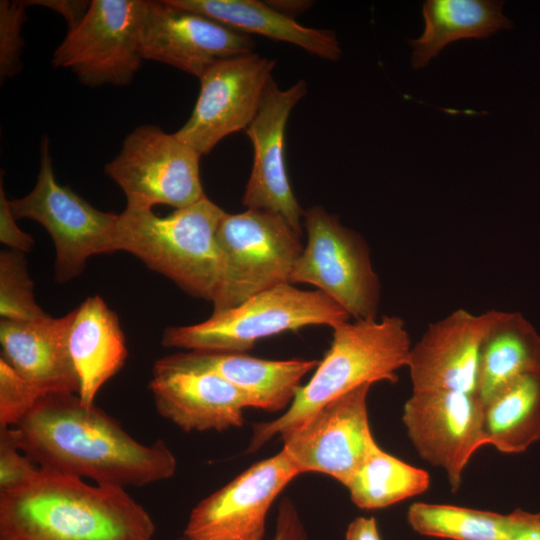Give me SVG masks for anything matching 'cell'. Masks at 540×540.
I'll return each instance as SVG.
<instances>
[{
  "label": "cell",
  "instance_id": "cell-1",
  "mask_svg": "<svg viewBox=\"0 0 540 540\" xmlns=\"http://www.w3.org/2000/svg\"><path fill=\"white\" fill-rule=\"evenodd\" d=\"M12 428L19 449L39 468L97 485L143 487L176 472V458L163 440L140 443L77 394L42 396Z\"/></svg>",
  "mask_w": 540,
  "mask_h": 540
},
{
  "label": "cell",
  "instance_id": "cell-2",
  "mask_svg": "<svg viewBox=\"0 0 540 540\" xmlns=\"http://www.w3.org/2000/svg\"><path fill=\"white\" fill-rule=\"evenodd\" d=\"M155 524L125 488L40 468L0 492V540H151Z\"/></svg>",
  "mask_w": 540,
  "mask_h": 540
},
{
  "label": "cell",
  "instance_id": "cell-3",
  "mask_svg": "<svg viewBox=\"0 0 540 540\" xmlns=\"http://www.w3.org/2000/svg\"><path fill=\"white\" fill-rule=\"evenodd\" d=\"M332 329L330 348L310 381L299 388L282 416L253 426L247 453L295 429L323 406L361 385L397 382V371L408 364L411 340L398 316L349 320Z\"/></svg>",
  "mask_w": 540,
  "mask_h": 540
},
{
  "label": "cell",
  "instance_id": "cell-4",
  "mask_svg": "<svg viewBox=\"0 0 540 540\" xmlns=\"http://www.w3.org/2000/svg\"><path fill=\"white\" fill-rule=\"evenodd\" d=\"M225 213L206 195L165 217L126 206L118 217L115 251L133 254L187 294L212 302L222 275L216 234Z\"/></svg>",
  "mask_w": 540,
  "mask_h": 540
},
{
  "label": "cell",
  "instance_id": "cell-5",
  "mask_svg": "<svg viewBox=\"0 0 540 540\" xmlns=\"http://www.w3.org/2000/svg\"><path fill=\"white\" fill-rule=\"evenodd\" d=\"M349 320L348 313L323 292L285 283L213 312L201 323L168 327L162 344L189 351L246 353L266 337L307 326L334 328Z\"/></svg>",
  "mask_w": 540,
  "mask_h": 540
},
{
  "label": "cell",
  "instance_id": "cell-6",
  "mask_svg": "<svg viewBox=\"0 0 540 540\" xmlns=\"http://www.w3.org/2000/svg\"><path fill=\"white\" fill-rule=\"evenodd\" d=\"M289 223L273 212L225 213L217 229L222 275L213 312L233 308L280 284L291 274L303 245Z\"/></svg>",
  "mask_w": 540,
  "mask_h": 540
},
{
  "label": "cell",
  "instance_id": "cell-7",
  "mask_svg": "<svg viewBox=\"0 0 540 540\" xmlns=\"http://www.w3.org/2000/svg\"><path fill=\"white\" fill-rule=\"evenodd\" d=\"M307 242L290 282L318 288L354 320L377 319L380 282L365 240L322 206L304 213Z\"/></svg>",
  "mask_w": 540,
  "mask_h": 540
},
{
  "label": "cell",
  "instance_id": "cell-8",
  "mask_svg": "<svg viewBox=\"0 0 540 540\" xmlns=\"http://www.w3.org/2000/svg\"><path fill=\"white\" fill-rule=\"evenodd\" d=\"M10 207L16 220H35L50 234L59 283L81 274L89 257L115 252L119 214L100 211L70 187L57 183L47 137L41 142L40 170L34 188L26 196L10 200Z\"/></svg>",
  "mask_w": 540,
  "mask_h": 540
},
{
  "label": "cell",
  "instance_id": "cell-9",
  "mask_svg": "<svg viewBox=\"0 0 540 540\" xmlns=\"http://www.w3.org/2000/svg\"><path fill=\"white\" fill-rule=\"evenodd\" d=\"M201 155L175 133L141 125L124 139L105 173L124 192L127 207H187L205 196L199 171Z\"/></svg>",
  "mask_w": 540,
  "mask_h": 540
},
{
  "label": "cell",
  "instance_id": "cell-10",
  "mask_svg": "<svg viewBox=\"0 0 540 540\" xmlns=\"http://www.w3.org/2000/svg\"><path fill=\"white\" fill-rule=\"evenodd\" d=\"M145 0H93L80 25L54 51V67L70 69L84 85L125 86L141 67Z\"/></svg>",
  "mask_w": 540,
  "mask_h": 540
},
{
  "label": "cell",
  "instance_id": "cell-11",
  "mask_svg": "<svg viewBox=\"0 0 540 540\" xmlns=\"http://www.w3.org/2000/svg\"><path fill=\"white\" fill-rule=\"evenodd\" d=\"M275 65L274 59L256 53L217 61L199 78L196 104L176 136L203 156L226 136L246 130Z\"/></svg>",
  "mask_w": 540,
  "mask_h": 540
},
{
  "label": "cell",
  "instance_id": "cell-12",
  "mask_svg": "<svg viewBox=\"0 0 540 540\" xmlns=\"http://www.w3.org/2000/svg\"><path fill=\"white\" fill-rule=\"evenodd\" d=\"M299 474L284 449L251 465L192 509L182 539L263 540L270 507Z\"/></svg>",
  "mask_w": 540,
  "mask_h": 540
},
{
  "label": "cell",
  "instance_id": "cell-13",
  "mask_svg": "<svg viewBox=\"0 0 540 540\" xmlns=\"http://www.w3.org/2000/svg\"><path fill=\"white\" fill-rule=\"evenodd\" d=\"M371 384L326 404L280 438L300 473L318 472L343 485L377 445L367 410Z\"/></svg>",
  "mask_w": 540,
  "mask_h": 540
},
{
  "label": "cell",
  "instance_id": "cell-14",
  "mask_svg": "<svg viewBox=\"0 0 540 540\" xmlns=\"http://www.w3.org/2000/svg\"><path fill=\"white\" fill-rule=\"evenodd\" d=\"M402 421L420 457L444 469L456 491L470 458L485 445L483 403L477 394L413 392L404 405Z\"/></svg>",
  "mask_w": 540,
  "mask_h": 540
},
{
  "label": "cell",
  "instance_id": "cell-15",
  "mask_svg": "<svg viewBox=\"0 0 540 540\" xmlns=\"http://www.w3.org/2000/svg\"><path fill=\"white\" fill-rule=\"evenodd\" d=\"M254 40L207 16L147 1L139 49L143 60L173 66L200 78L217 61L253 53Z\"/></svg>",
  "mask_w": 540,
  "mask_h": 540
},
{
  "label": "cell",
  "instance_id": "cell-16",
  "mask_svg": "<svg viewBox=\"0 0 540 540\" xmlns=\"http://www.w3.org/2000/svg\"><path fill=\"white\" fill-rule=\"evenodd\" d=\"M306 94L304 80L283 90L271 78L258 112L245 130L253 146V165L243 205L281 215L299 235L305 211L292 191L287 174L285 130L291 111Z\"/></svg>",
  "mask_w": 540,
  "mask_h": 540
},
{
  "label": "cell",
  "instance_id": "cell-17",
  "mask_svg": "<svg viewBox=\"0 0 540 540\" xmlns=\"http://www.w3.org/2000/svg\"><path fill=\"white\" fill-rule=\"evenodd\" d=\"M499 310L473 314L457 309L428 325L411 347L407 367L413 392L477 394L483 340Z\"/></svg>",
  "mask_w": 540,
  "mask_h": 540
},
{
  "label": "cell",
  "instance_id": "cell-18",
  "mask_svg": "<svg viewBox=\"0 0 540 540\" xmlns=\"http://www.w3.org/2000/svg\"><path fill=\"white\" fill-rule=\"evenodd\" d=\"M158 414L185 432L225 431L243 424L251 398L218 375L155 362L149 383Z\"/></svg>",
  "mask_w": 540,
  "mask_h": 540
},
{
  "label": "cell",
  "instance_id": "cell-19",
  "mask_svg": "<svg viewBox=\"0 0 540 540\" xmlns=\"http://www.w3.org/2000/svg\"><path fill=\"white\" fill-rule=\"evenodd\" d=\"M73 310L60 318L1 319V359L41 396L77 394L80 382L68 348Z\"/></svg>",
  "mask_w": 540,
  "mask_h": 540
},
{
  "label": "cell",
  "instance_id": "cell-20",
  "mask_svg": "<svg viewBox=\"0 0 540 540\" xmlns=\"http://www.w3.org/2000/svg\"><path fill=\"white\" fill-rule=\"evenodd\" d=\"M156 362L214 373L245 392L254 408L270 412L290 406L302 378L319 364L315 359L266 360L240 352L202 350L171 354Z\"/></svg>",
  "mask_w": 540,
  "mask_h": 540
},
{
  "label": "cell",
  "instance_id": "cell-21",
  "mask_svg": "<svg viewBox=\"0 0 540 540\" xmlns=\"http://www.w3.org/2000/svg\"><path fill=\"white\" fill-rule=\"evenodd\" d=\"M68 348L80 382V401L92 406L100 389L127 358L119 319L100 296L88 297L73 310Z\"/></svg>",
  "mask_w": 540,
  "mask_h": 540
},
{
  "label": "cell",
  "instance_id": "cell-22",
  "mask_svg": "<svg viewBox=\"0 0 540 540\" xmlns=\"http://www.w3.org/2000/svg\"><path fill=\"white\" fill-rule=\"evenodd\" d=\"M186 10L207 16L235 31L259 34L298 46L325 60L336 61L342 50L335 33L329 29L300 25L258 0H171Z\"/></svg>",
  "mask_w": 540,
  "mask_h": 540
},
{
  "label": "cell",
  "instance_id": "cell-23",
  "mask_svg": "<svg viewBox=\"0 0 540 540\" xmlns=\"http://www.w3.org/2000/svg\"><path fill=\"white\" fill-rule=\"evenodd\" d=\"M503 3L491 0H427L422 6L424 30L410 40L412 66L425 67L448 44L460 39H482L510 29Z\"/></svg>",
  "mask_w": 540,
  "mask_h": 540
},
{
  "label": "cell",
  "instance_id": "cell-24",
  "mask_svg": "<svg viewBox=\"0 0 540 540\" xmlns=\"http://www.w3.org/2000/svg\"><path fill=\"white\" fill-rule=\"evenodd\" d=\"M540 370V334L519 312L499 311L481 347L477 396L483 403L518 377Z\"/></svg>",
  "mask_w": 540,
  "mask_h": 540
},
{
  "label": "cell",
  "instance_id": "cell-25",
  "mask_svg": "<svg viewBox=\"0 0 540 540\" xmlns=\"http://www.w3.org/2000/svg\"><path fill=\"white\" fill-rule=\"evenodd\" d=\"M483 435L485 445L507 454L540 440V370L518 377L483 405Z\"/></svg>",
  "mask_w": 540,
  "mask_h": 540
},
{
  "label": "cell",
  "instance_id": "cell-26",
  "mask_svg": "<svg viewBox=\"0 0 540 540\" xmlns=\"http://www.w3.org/2000/svg\"><path fill=\"white\" fill-rule=\"evenodd\" d=\"M361 509H381L425 492L430 475L376 445L344 484Z\"/></svg>",
  "mask_w": 540,
  "mask_h": 540
},
{
  "label": "cell",
  "instance_id": "cell-27",
  "mask_svg": "<svg viewBox=\"0 0 540 540\" xmlns=\"http://www.w3.org/2000/svg\"><path fill=\"white\" fill-rule=\"evenodd\" d=\"M407 521L421 535L450 540H502L506 527L500 513L421 502L409 507Z\"/></svg>",
  "mask_w": 540,
  "mask_h": 540
},
{
  "label": "cell",
  "instance_id": "cell-28",
  "mask_svg": "<svg viewBox=\"0 0 540 540\" xmlns=\"http://www.w3.org/2000/svg\"><path fill=\"white\" fill-rule=\"evenodd\" d=\"M1 319L33 321L48 316L36 303L33 282L24 253L4 250L0 254Z\"/></svg>",
  "mask_w": 540,
  "mask_h": 540
},
{
  "label": "cell",
  "instance_id": "cell-29",
  "mask_svg": "<svg viewBox=\"0 0 540 540\" xmlns=\"http://www.w3.org/2000/svg\"><path fill=\"white\" fill-rule=\"evenodd\" d=\"M26 1H0V78L1 83L21 70L24 47L22 26Z\"/></svg>",
  "mask_w": 540,
  "mask_h": 540
},
{
  "label": "cell",
  "instance_id": "cell-30",
  "mask_svg": "<svg viewBox=\"0 0 540 540\" xmlns=\"http://www.w3.org/2000/svg\"><path fill=\"white\" fill-rule=\"evenodd\" d=\"M41 397L0 358V429L14 427Z\"/></svg>",
  "mask_w": 540,
  "mask_h": 540
},
{
  "label": "cell",
  "instance_id": "cell-31",
  "mask_svg": "<svg viewBox=\"0 0 540 540\" xmlns=\"http://www.w3.org/2000/svg\"><path fill=\"white\" fill-rule=\"evenodd\" d=\"M40 468L20 449L12 427L0 429V492L15 489Z\"/></svg>",
  "mask_w": 540,
  "mask_h": 540
},
{
  "label": "cell",
  "instance_id": "cell-32",
  "mask_svg": "<svg viewBox=\"0 0 540 540\" xmlns=\"http://www.w3.org/2000/svg\"><path fill=\"white\" fill-rule=\"evenodd\" d=\"M0 241L13 250L23 253L29 252L34 245L31 235L23 232L16 224L10 200L7 199L2 185V178L0 182Z\"/></svg>",
  "mask_w": 540,
  "mask_h": 540
},
{
  "label": "cell",
  "instance_id": "cell-33",
  "mask_svg": "<svg viewBox=\"0 0 540 540\" xmlns=\"http://www.w3.org/2000/svg\"><path fill=\"white\" fill-rule=\"evenodd\" d=\"M273 540H310L296 506L289 498L279 504Z\"/></svg>",
  "mask_w": 540,
  "mask_h": 540
},
{
  "label": "cell",
  "instance_id": "cell-34",
  "mask_svg": "<svg viewBox=\"0 0 540 540\" xmlns=\"http://www.w3.org/2000/svg\"><path fill=\"white\" fill-rule=\"evenodd\" d=\"M502 540H540V513L516 509L507 514Z\"/></svg>",
  "mask_w": 540,
  "mask_h": 540
},
{
  "label": "cell",
  "instance_id": "cell-35",
  "mask_svg": "<svg viewBox=\"0 0 540 540\" xmlns=\"http://www.w3.org/2000/svg\"><path fill=\"white\" fill-rule=\"evenodd\" d=\"M27 6L39 5L59 13L68 24V32L76 29L85 18L91 1L83 0H35L26 1Z\"/></svg>",
  "mask_w": 540,
  "mask_h": 540
},
{
  "label": "cell",
  "instance_id": "cell-36",
  "mask_svg": "<svg viewBox=\"0 0 540 540\" xmlns=\"http://www.w3.org/2000/svg\"><path fill=\"white\" fill-rule=\"evenodd\" d=\"M345 540H381L375 518H355L347 527Z\"/></svg>",
  "mask_w": 540,
  "mask_h": 540
},
{
  "label": "cell",
  "instance_id": "cell-37",
  "mask_svg": "<svg viewBox=\"0 0 540 540\" xmlns=\"http://www.w3.org/2000/svg\"><path fill=\"white\" fill-rule=\"evenodd\" d=\"M267 3L280 13L294 19V16L309 9L313 2L303 0H278L267 1Z\"/></svg>",
  "mask_w": 540,
  "mask_h": 540
},
{
  "label": "cell",
  "instance_id": "cell-38",
  "mask_svg": "<svg viewBox=\"0 0 540 540\" xmlns=\"http://www.w3.org/2000/svg\"><path fill=\"white\" fill-rule=\"evenodd\" d=\"M178 540H183V539H182V537H181V538H179Z\"/></svg>",
  "mask_w": 540,
  "mask_h": 540
}]
</instances>
